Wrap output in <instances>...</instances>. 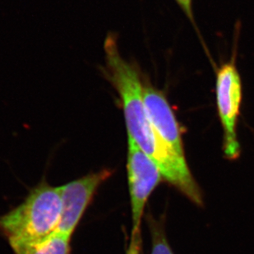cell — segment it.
I'll return each mask as SVG.
<instances>
[{"instance_id": "1", "label": "cell", "mask_w": 254, "mask_h": 254, "mask_svg": "<svg viewBox=\"0 0 254 254\" xmlns=\"http://www.w3.org/2000/svg\"><path fill=\"white\" fill-rule=\"evenodd\" d=\"M105 51L110 78L122 101L128 139L134 141L157 165L163 179L188 198H196L200 193V188L186 159L175 153L159 137L151 125L144 102V85L136 67L123 59L112 37L106 40Z\"/></svg>"}, {"instance_id": "2", "label": "cell", "mask_w": 254, "mask_h": 254, "mask_svg": "<svg viewBox=\"0 0 254 254\" xmlns=\"http://www.w3.org/2000/svg\"><path fill=\"white\" fill-rule=\"evenodd\" d=\"M61 211L60 187L41 183L19 206L0 216V231L10 245L45 240L57 232Z\"/></svg>"}, {"instance_id": "3", "label": "cell", "mask_w": 254, "mask_h": 254, "mask_svg": "<svg viewBox=\"0 0 254 254\" xmlns=\"http://www.w3.org/2000/svg\"><path fill=\"white\" fill-rule=\"evenodd\" d=\"M216 106L223 128L224 154L227 158L239 157L238 120L242 102V81L234 61L222 65L216 73Z\"/></svg>"}, {"instance_id": "4", "label": "cell", "mask_w": 254, "mask_h": 254, "mask_svg": "<svg viewBox=\"0 0 254 254\" xmlns=\"http://www.w3.org/2000/svg\"><path fill=\"white\" fill-rule=\"evenodd\" d=\"M127 167L132 208V231H136L141 230V218L147 199L162 180L163 175L157 165L131 139H128Z\"/></svg>"}, {"instance_id": "5", "label": "cell", "mask_w": 254, "mask_h": 254, "mask_svg": "<svg viewBox=\"0 0 254 254\" xmlns=\"http://www.w3.org/2000/svg\"><path fill=\"white\" fill-rule=\"evenodd\" d=\"M111 175V170H101L60 187L62 211L57 232L72 236L99 186Z\"/></svg>"}, {"instance_id": "6", "label": "cell", "mask_w": 254, "mask_h": 254, "mask_svg": "<svg viewBox=\"0 0 254 254\" xmlns=\"http://www.w3.org/2000/svg\"><path fill=\"white\" fill-rule=\"evenodd\" d=\"M143 96L149 119L159 137L178 156L185 158L180 125L166 96L152 86H144Z\"/></svg>"}, {"instance_id": "7", "label": "cell", "mask_w": 254, "mask_h": 254, "mask_svg": "<svg viewBox=\"0 0 254 254\" xmlns=\"http://www.w3.org/2000/svg\"><path fill=\"white\" fill-rule=\"evenodd\" d=\"M71 237L56 232L45 240L11 245L15 254H69Z\"/></svg>"}, {"instance_id": "8", "label": "cell", "mask_w": 254, "mask_h": 254, "mask_svg": "<svg viewBox=\"0 0 254 254\" xmlns=\"http://www.w3.org/2000/svg\"><path fill=\"white\" fill-rule=\"evenodd\" d=\"M151 233V254H174L161 226L152 220L149 221Z\"/></svg>"}, {"instance_id": "9", "label": "cell", "mask_w": 254, "mask_h": 254, "mask_svg": "<svg viewBox=\"0 0 254 254\" xmlns=\"http://www.w3.org/2000/svg\"><path fill=\"white\" fill-rule=\"evenodd\" d=\"M141 230L132 231L131 241L127 254H141Z\"/></svg>"}, {"instance_id": "10", "label": "cell", "mask_w": 254, "mask_h": 254, "mask_svg": "<svg viewBox=\"0 0 254 254\" xmlns=\"http://www.w3.org/2000/svg\"><path fill=\"white\" fill-rule=\"evenodd\" d=\"M190 19H192V0H175Z\"/></svg>"}]
</instances>
